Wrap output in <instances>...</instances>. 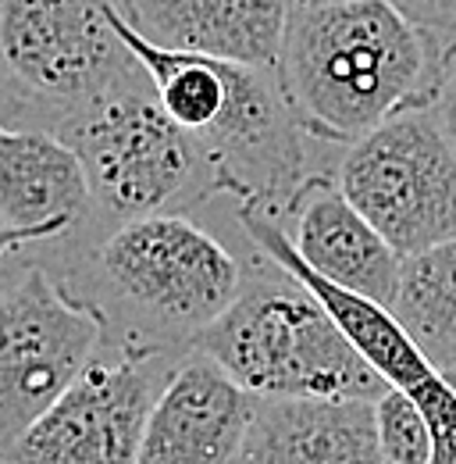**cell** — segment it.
I'll list each match as a JSON object with an SVG mask.
<instances>
[{
	"mask_svg": "<svg viewBox=\"0 0 456 464\" xmlns=\"http://www.w3.org/2000/svg\"><path fill=\"white\" fill-rule=\"evenodd\" d=\"M442 375H446V382H450V386H453V390H456V364H450V368H446Z\"/></svg>",
	"mask_w": 456,
	"mask_h": 464,
	"instance_id": "ffe728a7",
	"label": "cell"
},
{
	"mask_svg": "<svg viewBox=\"0 0 456 464\" xmlns=\"http://www.w3.org/2000/svg\"><path fill=\"white\" fill-rule=\"evenodd\" d=\"M253 411V393L214 357L189 350L150 411L136 464H235Z\"/></svg>",
	"mask_w": 456,
	"mask_h": 464,
	"instance_id": "8fae6325",
	"label": "cell"
},
{
	"mask_svg": "<svg viewBox=\"0 0 456 464\" xmlns=\"http://www.w3.org/2000/svg\"><path fill=\"white\" fill-rule=\"evenodd\" d=\"M375 436L382 464H432L435 440L428 418L403 390H385L375 401Z\"/></svg>",
	"mask_w": 456,
	"mask_h": 464,
	"instance_id": "2e32d148",
	"label": "cell"
},
{
	"mask_svg": "<svg viewBox=\"0 0 456 464\" xmlns=\"http://www.w3.org/2000/svg\"><path fill=\"white\" fill-rule=\"evenodd\" d=\"M57 136L86 169L104 232L147 215H196L225 197L214 161L168 118L143 64Z\"/></svg>",
	"mask_w": 456,
	"mask_h": 464,
	"instance_id": "5b68a950",
	"label": "cell"
},
{
	"mask_svg": "<svg viewBox=\"0 0 456 464\" xmlns=\"http://www.w3.org/2000/svg\"><path fill=\"white\" fill-rule=\"evenodd\" d=\"M0 464H11V461H7V458H0Z\"/></svg>",
	"mask_w": 456,
	"mask_h": 464,
	"instance_id": "603a6c76",
	"label": "cell"
},
{
	"mask_svg": "<svg viewBox=\"0 0 456 464\" xmlns=\"http://www.w3.org/2000/svg\"><path fill=\"white\" fill-rule=\"evenodd\" d=\"M428 108L435 111V118H439V125H442V132H446V140H450V147H453L456 154V44L453 51H450V61H446V75L439 82V93H435V101Z\"/></svg>",
	"mask_w": 456,
	"mask_h": 464,
	"instance_id": "ac0fdd59",
	"label": "cell"
},
{
	"mask_svg": "<svg viewBox=\"0 0 456 464\" xmlns=\"http://www.w3.org/2000/svg\"><path fill=\"white\" fill-rule=\"evenodd\" d=\"M193 350L214 357L261 401L375 404L389 390L328 307L264 250L239 300Z\"/></svg>",
	"mask_w": 456,
	"mask_h": 464,
	"instance_id": "277c9868",
	"label": "cell"
},
{
	"mask_svg": "<svg viewBox=\"0 0 456 464\" xmlns=\"http://www.w3.org/2000/svg\"><path fill=\"white\" fill-rule=\"evenodd\" d=\"M118 0H0L4 125L61 132L139 68L111 25Z\"/></svg>",
	"mask_w": 456,
	"mask_h": 464,
	"instance_id": "8992f818",
	"label": "cell"
},
{
	"mask_svg": "<svg viewBox=\"0 0 456 464\" xmlns=\"http://www.w3.org/2000/svg\"><path fill=\"white\" fill-rule=\"evenodd\" d=\"M232 215V208H228ZM196 215H147L104 232L54 279L104 322V343L185 350L239 300L261 250Z\"/></svg>",
	"mask_w": 456,
	"mask_h": 464,
	"instance_id": "6da1fadb",
	"label": "cell"
},
{
	"mask_svg": "<svg viewBox=\"0 0 456 464\" xmlns=\"http://www.w3.org/2000/svg\"><path fill=\"white\" fill-rule=\"evenodd\" d=\"M235 464H382L375 404L261 401Z\"/></svg>",
	"mask_w": 456,
	"mask_h": 464,
	"instance_id": "5bb4252c",
	"label": "cell"
},
{
	"mask_svg": "<svg viewBox=\"0 0 456 464\" xmlns=\"http://www.w3.org/2000/svg\"><path fill=\"white\" fill-rule=\"evenodd\" d=\"M0 115H4V93H0Z\"/></svg>",
	"mask_w": 456,
	"mask_h": 464,
	"instance_id": "7402d4cb",
	"label": "cell"
},
{
	"mask_svg": "<svg viewBox=\"0 0 456 464\" xmlns=\"http://www.w3.org/2000/svg\"><path fill=\"white\" fill-rule=\"evenodd\" d=\"M279 226L318 279L393 311L403 257L346 200L336 175H310Z\"/></svg>",
	"mask_w": 456,
	"mask_h": 464,
	"instance_id": "7c38bea8",
	"label": "cell"
},
{
	"mask_svg": "<svg viewBox=\"0 0 456 464\" xmlns=\"http://www.w3.org/2000/svg\"><path fill=\"white\" fill-rule=\"evenodd\" d=\"M185 353L104 343L57 404L11 447L7 461L136 464L150 411Z\"/></svg>",
	"mask_w": 456,
	"mask_h": 464,
	"instance_id": "9c48e42d",
	"label": "cell"
},
{
	"mask_svg": "<svg viewBox=\"0 0 456 464\" xmlns=\"http://www.w3.org/2000/svg\"><path fill=\"white\" fill-rule=\"evenodd\" d=\"M139 36L165 51L275 68L282 58L289 0H121Z\"/></svg>",
	"mask_w": 456,
	"mask_h": 464,
	"instance_id": "4fadbf2b",
	"label": "cell"
},
{
	"mask_svg": "<svg viewBox=\"0 0 456 464\" xmlns=\"http://www.w3.org/2000/svg\"><path fill=\"white\" fill-rule=\"evenodd\" d=\"M393 4L432 36L456 44V0H393Z\"/></svg>",
	"mask_w": 456,
	"mask_h": 464,
	"instance_id": "e0dca14e",
	"label": "cell"
},
{
	"mask_svg": "<svg viewBox=\"0 0 456 464\" xmlns=\"http://www.w3.org/2000/svg\"><path fill=\"white\" fill-rule=\"evenodd\" d=\"M292 7H307V4H332V0H289Z\"/></svg>",
	"mask_w": 456,
	"mask_h": 464,
	"instance_id": "44dd1931",
	"label": "cell"
},
{
	"mask_svg": "<svg viewBox=\"0 0 456 464\" xmlns=\"http://www.w3.org/2000/svg\"><path fill=\"white\" fill-rule=\"evenodd\" d=\"M0 279V458L57 404L104 347V322L33 257Z\"/></svg>",
	"mask_w": 456,
	"mask_h": 464,
	"instance_id": "52a82bcc",
	"label": "cell"
},
{
	"mask_svg": "<svg viewBox=\"0 0 456 464\" xmlns=\"http://www.w3.org/2000/svg\"><path fill=\"white\" fill-rule=\"evenodd\" d=\"M111 25L150 75L171 121L207 150L232 204L279 222L310 175H336L339 158L325 154L342 147L314 140L296 121L275 68L165 51L132 29L121 0L111 7Z\"/></svg>",
	"mask_w": 456,
	"mask_h": 464,
	"instance_id": "3957f363",
	"label": "cell"
},
{
	"mask_svg": "<svg viewBox=\"0 0 456 464\" xmlns=\"http://www.w3.org/2000/svg\"><path fill=\"white\" fill-rule=\"evenodd\" d=\"M336 182L399 257L456 236V154L432 108L403 111L342 147Z\"/></svg>",
	"mask_w": 456,
	"mask_h": 464,
	"instance_id": "ba28073f",
	"label": "cell"
},
{
	"mask_svg": "<svg viewBox=\"0 0 456 464\" xmlns=\"http://www.w3.org/2000/svg\"><path fill=\"white\" fill-rule=\"evenodd\" d=\"M36 246V239L29 236V232H14V229H4L0 226V265L11 257V254H18V250H33Z\"/></svg>",
	"mask_w": 456,
	"mask_h": 464,
	"instance_id": "d6986e66",
	"label": "cell"
},
{
	"mask_svg": "<svg viewBox=\"0 0 456 464\" xmlns=\"http://www.w3.org/2000/svg\"><path fill=\"white\" fill-rule=\"evenodd\" d=\"M450 51L393 0H332L289 11L275 75L314 140L349 147L389 118L428 108Z\"/></svg>",
	"mask_w": 456,
	"mask_h": 464,
	"instance_id": "7a4b0ae2",
	"label": "cell"
},
{
	"mask_svg": "<svg viewBox=\"0 0 456 464\" xmlns=\"http://www.w3.org/2000/svg\"><path fill=\"white\" fill-rule=\"evenodd\" d=\"M393 318L439 372L456 364V236L403 257Z\"/></svg>",
	"mask_w": 456,
	"mask_h": 464,
	"instance_id": "9a60e30c",
	"label": "cell"
},
{
	"mask_svg": "<svg viewBox=\"0 0 456 464\" xmlns=\"http://www.w3.org/2000/svg\"><path fill=\"white\" fill-rule=\"evenodd\" d=\"M0 226L29 232L36 246L18 254L51 276L104 236L86 169L57 132L0 121Z\"/></svg>",
	"mask_w": 456,
	"mask_h": 464,
	"instance_id": "30bf717a",
	"label": "cell"
}]
</instances>
